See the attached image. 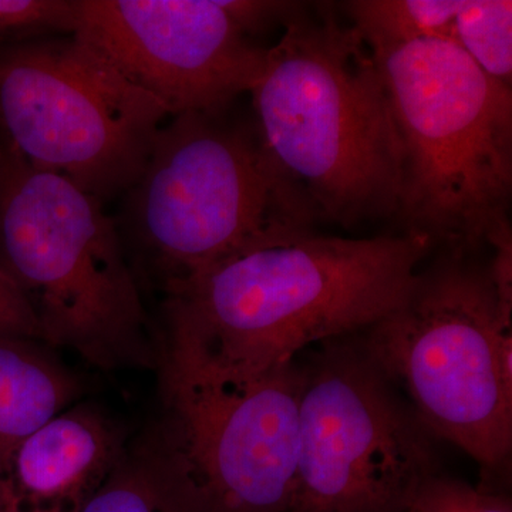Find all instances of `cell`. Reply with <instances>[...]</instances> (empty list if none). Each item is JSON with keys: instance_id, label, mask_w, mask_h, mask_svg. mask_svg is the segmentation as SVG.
<instances>
[{"instance_id": "ba28073f", "label": "cell", "mask_w": 512, "mask_h": 512, "mask_svg": "<svg viewBox=\"0 0 512 512\" xmlns=\"http://www.w3.org/2000/svg\"><path fill=\"white\" fill-rule=\"evenodd\" d=\"M168 117L73 35L0 46V146L104 202L136 183Z\"/></svg>"}, {"instance_id": "52a82bcc", "label": "cell", "mask_w": 512, "mask_h": 512, "mask_svg": "<svg viewBox=\"0 0 512 512\" xmlns=\"http://www.w3.org/2000/svg\"><path fill=\"white\" fill-rule=\"evenodd\" d=\"M146 430L204 512H292L302 362L242 372L161 339Z\"/></svg>"}, {"instance_id": "7a4b0ae2", "label": "cell", "mask_w": 512, "mask_h": 512, "mask_svg": "<svg viewBox=\"0 0 512 512\" xmlns=\"http://www.w3.org/2000/svg\"><path fill=\"white\" fill-rule=\"evenodd\" d=\"M249 96L269 160L316 224L399 217L403 147L386 86L329 3H302Z\"/></svg>"}, {"instance_id": "4fadbf2b", "label": "cell", "mask_w": 512, "mask_h": 512, "mask_svg": "<svg viewBox=\"0 0 512 512\" xmlns=\"http://www.w3.org/2000/svg\"><path fill=\"white\" fill-rule=\"evenodd\" d=\"M83 512H204L147 431L123 456Z\"/></svg>"}, {"instance_id": "e0dca14e", "label": "cell", "mask_w": 512, "mask_h": 512, "mask_svg": "<svg viewBox=\"0 0 512 512\" xmlns=\"http://www.w3.org/2000/svg\"><path fill=\"white\" fill-rule=\"evenodd\" d=\"M404 512H512V504L503 491L436 474L421 485Z\"/></svg>"}, {"instance_id": "5b68a950", "label": "cell", "mask_w": 512, "mask_h": 512, "mask_svg": "<svg viewBox=\"0 0 512 512\" xmlns=\"http://www.w3.org/2000/svg\"><path fill=\"white\" fill-rule=\"evenodd\" d=\"M372 56L402 141L404 231L473 254L510 235L512 87L447 40Z\"/></svg>"}, {"instance_id": "8992f818", "label": "cell", "mask_w": 512, "mask_h": 512, "mask_svg": "<svg viewBox=\"0 0 512 512\" xmlns=\"http://www.w3.org/2000/svg\"><path fill=\"white\" fill-rule=\"evenodd\" d=\"M474 255L440 249L402 303L357 336L431 436L494 480L512 451V309Z\"/></svg>"}, {"instance_id": "9c48e42d", "label": "cell", "mask_w": 512, "mask_h": 512, "mask_svg": "<svg viewBox=\"0 0 512 512\" xmlns=\"http://www.w3.org/2000/svg\"><path fill=\"white\" fill-rule=\"evenodd\" d=\"M292 512H404L439 474L429 430L359 336L302 363Z\"/></svg>"}, {"instance_id": "277c9868", "label": "cell", "mask_w": 512, "mask_h": 512, "mask_svg": "<svg viewBox=\"0 0 512 512\" xmlns=\"http://www.w3.org/2000/svg\"><path fill=\"white\" fill-rule=\"evenodd\" d=\"M104 205L0 146V271L28 303L40 340L103 372H156L160 328Z\"/></svg>"}, {"instance_id": "7c38bea8", "label": "cell", "mask_w": 512, "mask_h": 512, "mask_svg": "<svg viewBox=\"0 0 512 512\" xmlns=\"http://www.w3.org/2000/svg\"><path fill=\"white\" fill-rule=\"evenodd\" d=\"M82 397V380L52 346L0 336V457Z\"/></svg>"}, {"instance_id": "ac0fdd59", "label": "cell", "mask_w": 512, "mask_h": 512, "mask_svg": "<svg viewBox=\"0 0 512 512\" xmlns=\"http://www.w3.org/2000/svg\"><path fill=\"white\" fill-rule=\"evenodd\" d=\"M222 6L252 39L286 22L301 8V2L282 0H221Z\"/></svg>"}, {"instance_id": "2e32d148", "label": "cell", "mask_w": 512, "mask_h": 512, "mask_svg": "<svg viewBox=\"0 0 512 512\" xmlns=\"http://www.w3.org/2000/svg\"><path fill=\"white\" fill-rule=\"evenodd\" d=\"M76 22L77 0H0V46L70 36Z\"/></svg>"}, {"instance_id": "5bb4252c", "label": "cell", "mask_w": 512, "mask_h": 512, "mask_svg": "<svg viewBox=\"0 0 512 512\" xmlns=\"http://www.w3.org/2000/svg\"><path fill=\"white\" fill-rule=\"evenodd\" d=\"M464 0H353L345 3L350 26L370 52L420 39L454 43L457 13Z\"/></svg>"}, {"instance_id": "6da1fadb", "label": "cell", "mask_w": 512, "mask_h": 512, "mask_svg": "<svg viewBox=\"0 0 512 512\" xmlns=\"http://www.w3.org/2000/svg\"><path fill=\"white\" fill-rule=\"evenodd\" d=\"M433 245L421 235L309 231L259 242L163 298L161 338L242 372L359 335L402 303Z\"/></svg>"}, {"instance_id": "30bf717a", "label": "cell", "mask_w": 512, "mask_h": 512, "mask_svg": "<svg viewBox=\"0 0 512 512\" xmlns=\"http://www.w3.org/2000/svg\"><path fill=\"white\" fill-rule=\"evenodd\" d=\"M73 36L170 117L234 106L268 53L221 0H77Z\"/></svg>"}, {"instance_id": "3957f363", "label": "cell", "mask_w": 512, "mask_h": 512, "mask_svg": "<svg viewBox=\"0 0 512 512\" xmlns=\"http://www.w3.org/2000/svg\"><path fill=\"white\" fill-rule=\"evenodd\" d=\"M117 227L141 288L167 295L242 249L315 231L234 106L168 117Z\"/></svg>"}, {"instance_id": "d6986e66", "label": "cell", "mask_w": 512, "mask_h": 512, "mask_svg": "<svg viewBox=\"0 0 512 512\" xmlns=\"http://www.w3.org/2000/svg\"><path fill=\"white\" fill-rule=\"evenodd\" d=\"M0 336L40 340L36 320L15 284L0 271Z\"/></svg>"}, {"instance_id": "8fae6325", "label": "cell", "mask_w": 512, "mask_h": 512, "mask_svg": "<svg viewBox=\"0 0 512 512\" xmlns=\"http://www.w3.org/2000/svg\"><path fill=\"white\" fill-rule=\"evenodd\" d=\"M127 443L106 410L80 400L0 457V512H83Z\"/></svg>"}, {"instance_id": "9a60e30c", "label": "cell", "mask_w": 512, "mask_h": 512, "mask_svg": "<svg viewBox=\"0 0 512 512\" xmlns=\"http://www.w3.org/2000/svg\"><path fill=\"white\" fill-rule=\"evenodd\" d=\"M454 45L491 79L512 87L511 0H464L457 13Z\"/></svg>"}]
</instances>
